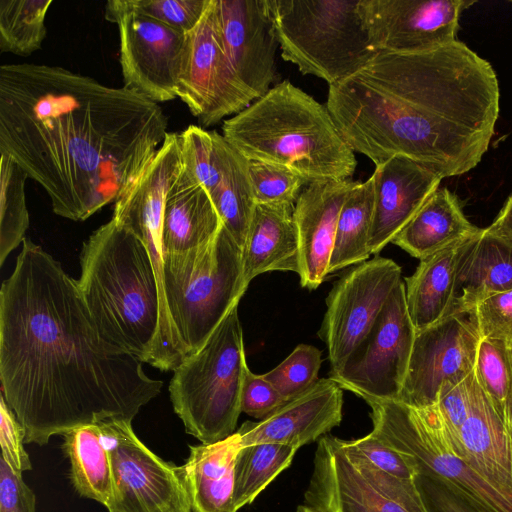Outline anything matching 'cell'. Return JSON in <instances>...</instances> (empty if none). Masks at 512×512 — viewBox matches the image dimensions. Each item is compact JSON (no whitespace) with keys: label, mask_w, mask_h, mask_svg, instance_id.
<instances>
[{"label":"cell","mask_w":512,"mask_h":512,"mask_svg":"<svg viewBox=\"0 0 512 512\" xmlns=\"http://www.w3.org/2000/svg\"><path fill=\"white\" fill-rule=\"evenodd\" d=\"M99 333L70 277L40 245L22 243L0 289L1 394L25 443L110 419L132 421L162 381Z\"/></svg>","instance_id":"1"},{"label":"cell","mask_w":512,"mask_h":512,"mask_svg":"<svg viewBox=\"0 0 512 512\" xmlns=\"http://www.w3.org/2000/svg\"><path fill=\"white\" fill-rule=\"evenodd\" d=\"M162 108L60 66H0V154L84 221L128 190L169 133Z\"/></svg>","instance_id":"2"},{"label":"cell","mask_w":512,"mask_h":512,"mask_svg":"<svg viewBox=\"0 0 512 512\" xmlns=\"http://www.w3.org/2000/svg\"><path fill=\"white\" fill-rule=\"evenodd\" d=\"M499 101L492 65L457 40L421 53L378 52L329 85L326 106L349 147L375 166L404 157L443 179L480 163Z\"/></svg>","instance_id":"3"},{"label":"cell","mask_w":512,"mask_h":512,"mask_svg":"<svg viewBox=\"0 0 512 512\" xmlns=\"http://www.w3.org/2000/svg\"><path fill=\"white\" fill-rule=\"evenodd\" d=\"M80 265L78 287L100 335L157 368L162 308L147 247L112 218L85 241Z\"/></svg>","instance_id":"4"},{"label":"cell","mask_w":512,"mask_h":512,"mask_svg":"<svg viewBox=\"0 0 512 512\" xmlns=\"http://www.w3.org/2000/svg\"><path fill=\"white\" fill-rule=\"evenodd\" d=\"M222 135L246 159L287 168L308 184L350 179L357 166L327 106L287 80L225 120Z\"/></svg>","instance_id":"5"},{"label":"cell","mask_w":512,"mask_h":512,"mask_svg":"<svg viewBox=\"0 0 512 512\" xmlns=\"http://www.w3.org/2000/svg\"><path fill=\"white\" fill-rule=\"evenodd\" d=\"M163 273L167 310L187 357L204 345L244 295L249 284L242 249L222 226L205 246L164 254Z\"/></svg>","instance_id":"6"},{"label":"cell","mask_w":512,"mask_h":512,"mask_svg":"<svg viewBox=\"0 0 512 512\" xmlns=\"http://www.w3.org/2000/svg\"><path fill=\"white\" fill-rule=\"evenodd\" d=\"M364 400L371 408L372 432L414 462L416 479L438 484L474 512H512V495L458 451L436 404L418 409L399 400Z\"/></svg>","instance_id":"7"},{"label":"cell","mask_w":512,"mask_h":512,"mask_svg":"<svg viewBox=\"0 0 512 512\" xmlns=\"http://www.w3.org/2000/svg\"><path fill=\"white\" fill-rule=\"evenodd\" d=\"M247 368L237 305L204 345L173 370L170 399L186 433L202 444L235 433Z\"/></svg>","instance_id":"8"},{"label":"cell","mask_w":512,"mask_h":512,"mask_svg":"<svg viewBox=\"0 0 512 512\" xmlns=\"http://www.w3.org/2000/svg\"><path fill=\"white\" fill-rule=\"evenodd\" d=\"M284 60L304 75L333 85L377 53L359 13V0H269Z\"/></svg>","instance_id":"9"},{"label":"cell","mask_w":512,"mask_h":512,"mask_svg":"<svg viewBox=\"0 0 512 512\" xmlns=\"http://www.w3.org/2000/svg\"><path fill=\"white\" fill-rule=\"evenodd\" d=\"M304 504L317 512H429L413 480L374 468L333 436L318 442Z\"/></svg>","instance_id":"10"},{"label":"cell","mask_w":512,"mask_h":512,"mask_svg":"<svg viewBox=\"0 0 512 512\" xmlns=\"http://www.w3.org/2000/svg\"><path fill=\"white\" fill-rule=\"evenodd\" d=\"M132 421L99 422L108 449L114 500L108 512H192L179 466L152 452L133 431Z\"/></svg>","instance_id":"11"},{"label":"cell","mask_w":512,"mask_h":512,"mask_svg":"<svg viewBox=\"0 0 512 512\" xmlns=\"http://www.w3.org/2000/svg\"><path fill=\"white\" fill-rule=\"evenodd\" d=\"M105 18L118 27L124 87L155 103L175 99L187 33L131 10L125 0L108 1Z\"/></svg>","instance_id":"12"},{"label":"cell","mask_w":512,"mask_h":512,"mask_svg":"<svg viewBox=\"0 0 512 512\" xmlns=\"http://www.w3.org/2000/svg\"><path fill=\"white\" fill-rule=\"evenodd\" d=\"M415 335L401 280L369 334L330 378L362 399L398 400Z\"/></svg>","instance_id":"13"},{"label":"cell","mask_w":512,"mask_h":512,"mask_svg":"<svg viewBox=\"0 0 512 512\" xmlns=\"http://www.w3.org/2000/svg\"><path fill=\"white\" fill-rule=\"evenodd\" d=\"M401 280L396 262L375 255L335 282L318 332L328 349L330 372L339 370L363 342Z\"/></svg>","instance_id":"14"},{"label":"cell","mask_w":512,"mask_h":512,"mask_svg":"<svg viewBox=\"0 0 512 512\" xmlns=\"http://www.w3.org/2000/svg\"><path fill=\"white\" fill-rule=\"evenodd\" d=\"M177 97L203 127L238 114L254 101L225 52L215 0H210L197 26L187 33V54Z\"/></svg>","instance_id":"15"},{"label":"cell","mask_w":512,"mask_h":512,"mask_svg":"<svg viewBox=\"0 0 512 512\" xmlns=\"http://www.w3.org/2000/svg\"><path fill=\"white\" fill-rule=\"evenodd\" d=\"M480 339L474 309L450 314L416 332L398 400L418 409L435 405L445 382L474 371Z\"/></svg>","instance_id":"16"},{"label":"cell","mask_w":512,"mask_h":512,"mask_svg":"<svg viewBox=\"0 0 512 512\" xmlns=\"http://www.w3.org/2000/svg\"><path fill=\"white\" fill-rule=\"evenodd\" d=\"M474 0H359V13L378 52L421 53L457 41L459 17Z\"/></svg>","instance_id":"17"},{"label":"cell","mask_w":512,"mask_h":512,"mask_svg":"<svg viewBox=\"0 0 512 512\" xmlns=\"http://www.w3.org/2000/svg\"><path fill=\"white\" fill-rule=\"evenodd\" d=\"M215 10L227 57L255 101L277 74L279 42L269 0H215Z\"/></svg>","instance_id":"18"},{"label":"cell","mask_w":512,"mask_h":512,"mask_svg":"<svg viewBox=\"0 0 512 512\" xmlns=\"http://www.w3.org/2000/svg\"><path fill=\"white\" fill-rule=\"evenodd\" d=\"M343 389L333 379H318L307 391L258 422L246 421L236 431L241 446L285 444L299 449L316 441L342 420Z\"/></svg>","instance_id":"19"},{"label":"cell","mask_w":512,"mask_h":512,"mask_svg":"<svg viewBox=\"0 0 512 512\" xmlns=\"http://www.w3.org/2000/svg\"><path fill=\"white\" fill-rule=\"evenodd\" d=\"M371 176L374 212L369 248L371 255H378L440 187L442 178L404 157H394L376 166Z\"/></svg>","instance_id":"20"},{"label":"cell","mask_w":512,"mask_h":512,"mask_svg":"<svg viewBox=\"0 0 512 512\" xmlns=\"http://www.w3.org/2000/svg\"><path fill=\"white\" fill-rule=\"evenodd\" d=\"M356 182L309 183L298 197L294 218L298 233L300 284L315 290L328 275L341 208Z\"/></svg>","instance_id":"21"},{"label":"cell","mask_w":512,"mask_h":512,"mask_svg":"<svg viewBox=\"0 0 512 512\" xmlns=\"http://www.w3.org/2000/svg\"><path fill=\"white\" fill-rule=\"evenodd\" d=\"M460 440L452 442L464 458L488 480L512 495V419L506 411L500 412L494 406L475 375Z\"/></svg>","instance_id":"22"},{"label":"cell","mask_w":512,"mask_h":512,"mask_svg":"<svg viewBox=\"0 0 512 512\" xmlns=\"http://www.w3.org/2000/svg\"><path fill=\"white\" fill-rule=\"evenodd\" d=\"M509 290L512 239L489 228L480 229L460 260L448 315L472 310L483 299Z\"/></svg>","instance_id":"23"},{"label":"cell","mask_w":512,"mask_h":512,"mask_svg":"<svg viewBox=\"0 0 512 512\" xmlns=\"http://www.w3.org/2000/svg\"><path fill=\"white\" fill-rule=\"evenodd\" d=\"M295 204H256L242 249L243 275L249 284L259 274H298L299 244Z\"/></svg>","instance_id":"24"},{"label":"cell","mask_w":512,"mask_h":512,"mask_svg":"<svg viewBox=\"0 0 512 512\" xmlns=\"http://www.w3.org/2000/svg\"><path fill=\"white\" fill-rule=\"evenodd\" d=\"M222 226L209 193L183 165L165 201L161 235L163 254L205 246Z\"/></svg>","instance_id":"25"},{"label":"cell","mask_w":512,"mask_h":512,"mask_svg":"<svg viewBox=\"0 0 512 512\" xmlns=\"http://www.w3.org/2000/svg\"><path fill=\"white\" fill-rule=\"evenodd\" d=\"M240 447L236 431L215 443L189 446V456L179 472L192 512H237L235 460Z\"/></svg>","instance_id":"26"},{"label":"cell","mask_w":512,"mask_h":512,"mask_svg":"<svg viewBox=\"0 0 512 512\" xmlns=\"http://www.w3.org/2000/svg\"><path fill=\"white\" fill-rule=\"evenodd\" d=\"M473 236L421 259L405 278L407 308L416 332L448 315L459 263Z\"/></svg>","instance_id":"27"},{"label":"cell","mask_w":512,"mask_h":512,"mask_svg":"<svg viewBox=\"0 0 512 512\" xmlns=\"http://www.w3.org/2000/svg\"><path fill=\"white\" fill-rule=\"evenodd\" d=\"M479 231L464 215L457 196L439 187L392 243L421 260Z\"/></svg>","instance_id":"28"},{"label":"cell","mask_w":512,"mask_h":512,"mask_svg":"<svg viewBox=\"0 0 512 512\" xmlns=\"http://www.w3.org/2000/svg\"><path fill=\"white\" fill-rule=\"evenodd\" d=\"M62 436L73 487L80 496L95 500L109 510L114 500V478L99 424L75 427Z\"/></svg>","instance_id":"29"},{"label":"cell","mask_w":512,"mask_h":512,"mask_svg":"<svg viewBox=\"0 0 512 512\" xmlns=\"http://www.w3.org/2000/svg\"><path fill=\"white\" fill-rule=\"evenodd\" d=\"M374 212V181L356 182L341 208L328 275L369 259Z\"/></svg>","instance_id":"30"},{"label":"cell","mask_w":512,"mask_h":512,"mask_svg":"<svg viewBox=\"0 0 512 512\" xmlns=\"http://www.w3.org/2000/svg\"><path fill=\"white\" fill-rule=\"evenodd\" d=\"M222 178L210 195L224 228L243 246L256 206L248 160L224 137L221 142Z\"/></svg>","instance_id":"31"},{"label":"cell","mask_w":512,"mask_h":512,"mask_svg":"<svg viewBox=\"0 0 512 512\" xmlns=\"http://www.w3.org/2000/svg\"><path fill=\"white\" fill-rule=\"evenodd\" d=\"M298 449L285 444L241 446L235 460L234 504L237 511L256 497L287 467Z\"/></svg>","instance_id":"32"},{"label":"cell","mask_w":512,"mask_h":512,"mask_svg":"<svg viewBox=\"0 0 512 512\" xmlns=\"http://www.w3.org/2000/svg\"><path fill=\"white\" fill-rule=\"evenodd\" d=\"M52 0H0V51L28 56L42 47Z\"/></svg>","instance_id":"33"},{"label":"cell","mask_w":512,"mask_h":512,"mask_svg":"<svg viewBox=\"0 0 512 512\" xmlns=\"http://www.w3.org/2000/svg\"><path fill=\"white\" fill-rule=\"evenodd\" d=\"M0 265L25 240L29 213L25 198L28 175L8 155L0 154Z\"/></svg>","instance_id":"34"},{"label":"cell","mask_w":512,"mask_h":512,"mask_svg":"<svg viewBox=\"0 0 512 512\" xmlns=\"http://www.w3.org/2000/svg\"><path fill=\"white\" fill-rule=\"evenodd\" d=\"M223 135L201 126L189 125L179 133L183 165L211 195L222 178Z\"/></svg>","instance_id":"35"},{"label":"cell","mask_w":512,"mask_h":512,"mask_svg":"<svg viewBox=\"0 0 512 512\" xmlns=\"http://www.w3.org/2000/svg\"><path fill=\"white\" fill-rule=\"evenodd\" d=\"M510 346L499 340L481 338L474 367L476 381L500 412L506 411L512 384Z\"/></svg>","instance_id":"36"},{"label":"cell","mask_w":512,"mask_h":512,"mask_svg":"<svg viewBox=\"0 0 512 512\" xmlns=\"http://www.w3.org/2000/svg\"><path fill=\"white\" fill-rule=\"evenodd\" d=\"M321 363V351L318 348L299 344L286 359L263 376L288 402L317 382Z\"/></svg>","instance_id":"37"},{"label":"cell","mask_w":512,"mask_h":512,"mask_svg":"<svg viewBox=\"0 0 512 512\" xmlns=\"http://www.w3.org/2000/svg\"><path fill=\"white\" fill-rule=\"evenodd\" d=\"M248 174L256 204H295L308 185L287 168L259 161L248 160Z\"/></svg>","instance_id":"38"},{"label":"cell","mask_w":512,"mask_h":512,"mask_svg":"<svg viewBox=\"0 0 512 512\" xmlns=\"http://www.w3.org/2000/svg\"><path fill=\"white\" fill-rule=\"evenodd\" d=\"M209 2L210 0H125L131 10L185 34L197 26Z\"/></svg>","instance_id":"39"},{"label":"cell","mask_w":512,"mask_h":512,"mask_svg":"<svg viewBox=\"0 0 512 512\" xmlns=\"http://www.w3.org/2000/svg\"><path fill=\"white\" fill-rule=\"evenodd\" d=\"M349 443L374 468L388 475L415 482L418 473L414 462L389 446L372 431Z\"/></svg>","instance_id":"40"},{"label":"cell","mask_w":512,"mask_h":512,"mask_svg":"<svg viewBox=\"0 0 512 512\" xmlns=\"http://www.w3.org/2000/svg\"><path fill=\"white\" fill-rule=\"evenodd\" d=\"M474 310L480 338L512 345V290L483 299Z\"/></svg>","instance_id":"41"},{"label":"cell","mask_w":512,"mask_h":512,"mask_svg":"<svg viewBox=\"0 0 512 512\" xmlns=\"http://www.w3.org/2000/svg\"><path fill=\"white\" fill-rule=\"evenodd\" d=\"M474 371L467 377L445 382L439 391L437 407L454 441H460V431L469 413Z\"/></svg>","instance_id":"42"},{"label":"cell","mask_w":512,"mask_h":512,"mask_svg":"<svg viewBox=\"0 0 512 512\" xmlns=\"http://www.w3.org/2000/svg\"><path fill=\"white\" fill-rule=\"evenodd\" d=\"M25 434L4 396H0V446L1 456L16 472L23 473L32 469L28 453L24 448Z\"/></svg>","instance_id":"43"},{"label":"cell","mask_w":512,"mask_h":512,"mask_svg":"<svg viewBox=\"0 0 512 512\" xmlns=\"http://www.w3.org/2000/svg\"><path fill=\"white\" fill-rule=\"evenodd\" d=\"M285 403L263 374H254L249 368L246 369L241 390V412L261 420Z\"/></svg>","instance_id":"44"},{"label":"cell","mask_w":512,"mask_h":512,"mask_svg":"<svg viewBox=\"0 0 512 512\" xmlns=\"http://www.w3.org/2000/svg\"><path fill=\"white\" fill-rule=\"evenodd\" d=\"M0 512H36V498L24 482L22 473L13 470L0 457Z\"/></svg>","instance_id":"45"},{"label":"cell","mask_w":512,"mask_h":512,"mask_svg":"<svg viewBox=\"0 0 512 512\" xmlns=\"http://www.w3.org/2000/svg\"><path fill=\"white\" fill-rule=\"evenodd\" d=\"M429 512H474L438 484L424 478L415 480Z\"/></svg>","instance_id":"46"},{"label":"cell","mask_w":512,"mask_h":512,"mask_svg":"<svg viewBox=\"0 0 512 512\" xmlns=\"http://www.w3.org/2000/svg\"><path fill=\"white\" fill-rule=\"evenodd\" d=\"M488 228L502 236L512 239V195L508 198L497 218Z\"/></svg>","instance_id":"47"},{"label":"cell","mask_w":512,"mask_h":512,"mask_svg":"<svg viewBox=\"0 0 512 512\" xmlns=\"http://www.w3.org/2000/svg\"><path fill=\"white\" fill-rule=\"evenodd\" d=\"M510 352H511V359H512V345L510 346ZM506 412L512 419V384H511V388H510V392H509V396H508V400H507Z\"/></svg>","instance_id":"48"},{"label":"cell","mask_w":512,"mask_h":512,"mask_svg":"<svg viewBox=\"0 0 512 512\" xmlns=\"http://www.w3.org/2000/svg\"><path fill=\"white\" fill-rule=\"evenodd\" d=\"M297 512H317V511L304 504V505L298 506Z\"/></svg>","instance_id":"49"},{"label":"cell","mask_w":512,"mask_h":512,"mask_svg":"<svg viewBox=\"0 0 512 512\" xmlns=\"http://www.w3.org/2000/svg\"><path fill=\"white\" fill-rule=\"evenodd\" d=\"M512 4V0L509 1Z\"/></svg>","instance_id":"50"}]
</instances>
